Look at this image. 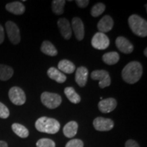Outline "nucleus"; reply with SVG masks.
<instances>
[{
    "mask_svg": "<svg viewBox=\"0 0 147 147\" xmlns=\"http://www.w3.org/2000/svg\"><path fill=\"white\" fill-rule=\"evenodd\" d=\"M57 25L59 28L61 34L65 40H69L71 36V27L69 21L65 18L59 19Z\"/></svg>",
    "mask_w": 147,
    "mask_h": 147,
    "instance_id": "obj_13",
    "label": "nucleus"
},
{
    "mask_svg": "<svg viewBox=\"0 0 147 147\" xmlns=\"http://www.w3.org/2000/svg\"><path fill=\"white\" fill-rule=\"evenodd\" d=\"M88 75H89V71L85 67L82 66L77 68L75 75V80L80 87H83L86 85L87 82Z\"/></svg>",
    "mask_w": 147,
    "mask_h": 147,
    "instance_id": "obj_14",
    "label": "nucleus"
},
{
    "mask_svg": "<svg viewBox=\"0 0 147 147\" xmlns=\"http://www.w3.org/2000/svg\"><path fill=\"white\" fill-rule=\"evenodd\" d=\"M65 1L64 0H54L52 1V10L57 15H61L64 12V5Z\"/></svg>",
    "mask_w": 147,
    "mask_h": 147,
    "instance_id": "obj_25",
    "label": "nucleus"
},
{
    "mask_svg": "<svg viewBox=\"0 0 147 147\" xmlns=\"http://www.w3.org/2000/svg\"><path fill=\"white\" fill-rule=\"evenodd\" d=\"M129 26L131 32L139 37L144 38L147 36V22L137 14H132L128 19Z\"/></svg>",
    "mask_w": 147,
    "mask_h": 147,
    "instance_id": "obj_3",
    "label": "nucleus"
},
{
    "mask_svg": "<svg viewBox=\"0 0 147 147\" xmlns=\"http://www.w3.org/2000/svg\"><path fill=\"white\" fill-rule=\"evenodd\" d=\"M47 74L49 78L52 80H54L58 83H63L65 81L66 76L61 71H60L58 69L55 68V67H51L48 69Z\"/></svg>",
    "mask_w": 147,
    "mask_h": 147,
    "instance_id": "obj_17",
    "label": "nucleus"
},
{
    "mask_svg": "<svg viewBox=\"0 0 147 147\" xmlns=\"http://www.w3.org/2000/svg\"><path fill=\"white\" fill-rule=\"evenodd\" d=\"M35 127L37 130L40 132L55 134L59 130L60 123L55 119L42 117L36 121Z\"/></svg>",
    "mask_w": 147,
    "mask_h": 147,
    "instance_id": "obj_2",
    "label": "nucleus"
},
{
    "mask_svg": "<svg viewBox=\"0 0 147 147\" xmlns=\"http://www.w3.org/2000/svg\"><path fill=\"white\" fill-rule=\"evenodd\" d=\"M78 123L76 121H70V122L67 123L64 126L63 129L64 135L67 138H71L76 136L77 131H78Z\"/></svg>",
    "mask_w": 147,
    "mask_h": 147,
    "instance_id": "obj_18",
    "label": "nucleus"
},
{
    "mask_svg": "<svg viewBox=\"0 0 147 147\" xmlns=\"http://www.w3.org/2000/svg\"><path fill=\"white\" fill-rule=\"evenodd\" d=\"M37 147H55V143L49 138L40 139L36 143Z\"/></svg>",
    "mask_w": 147,
    "mask_h": 147,
    "instance_id": "obj_27",
    "label": "nucleus"
},
{
    "mask_svg": "<svg viewBox=\"0 0 147 147\" xmlns=\"http://www.w3.org/2000/svg\"><path fill=\"white\" fill-rule=\"evenodd\" d=\"M14 70L10 66L0 64V80L6 81L13 76Z\"/></svg>",
    "mask_w": 147,
    "mask_h": 147,
    "instance_id": "obj_21",
    "label": "nucleus"
},
{
    "mask_svg": "<svg viewBox=\"0 0 147 147\" xmlns=\"http://www.w3.org/2000/svg\"><path fill=\"white\" fill-rule=\"evenodd\" d=\"M12 131L18 136L21 137L22 138H25L28 137L29 131L25 126L22 125L19 123H14L12 125Z\"/></svg>",
    "mask_w": 147,
    "mask_h": 147,
    "instance_id": "obj_24",
    "label": "nucleus"
},
{
    "mask_svg": "<svg viewBox=\"0 0 147 147\" xmlns=\"http://www.w3.org/2000/svg\"><path fill=\"white\" fill-rule=\"evenodd\" d=\"M84 144L79 139H73L69 140L65 145V147H83Z\"/></svg>",
    "mask_w": 147,
    "mask_h": 147,
    "instance_id": "obj_29",
    "label": "nucleus"
},
{
    "mask_svg": "<svg viewBox=\"0 0 147 147\" xmlns=\"http://www.w3.org/2000/svg\"><path fill=\"white\" fill-rule=\"evenodd\" d=\"M76 3L80 8H84L89 5V0H77L76 1Z\"/></svg>",
    "mask_w": 147,
    "mask_h": 147,
    "instance_id": "obj_30",
    "label": "nucleus"
},
{
    "mask_svg": "<svg viewBox=\"0 0 147 147\" xmlns=\"http://www.w3.org/2000/svg\"><path fill=\"white\" fill-rule=\"evenodd\" d=\"M146 52H147V49L146 48V49H144V54L146 57H147V53Z\"/></svg>",
    "mask_w": 147,
    "mask_h": 147,
    "instance_id": "obj_34",
    "label": "nucleus"
},
{
    "mask_svg": "<svg viewBox=\"0 0 147 147\" xmlns=\"http://www.w3.org/2000/svg\"><path fill=\"white\" fill-rule=\"evenodd\" d=\"M71 27L77 40L81 41L84 36V28L82 21L80 18L74 17L71 21Z\"/></svg>",
    "mask_w": 147,
    "mask_h": 147,
    "instance_id": "obj_12",
    "label": "nucleus"
},
{
    "mask_svg": "<svg viewBox=\"0 0 147 147\" xmlns=\"http://www.w3.org/2000/svg\"><path fill=\"white\" fill-rule=\"evenodd\" d=\"M58 68L60 71H63L65 74H72L74 71L76 67L75 65L70 61L63 59L60 61L58 64Z\"/></svg>",
    "mask_w": 147,
    "mask_h": 147,
    "instance_id": "obj_19",
    "label": "nucleus"
},
{
    "mask_svg": "<svg viewBox=\"0 0 147 147\" xmlns=\"http://www.w3.org/2000/svg\"><path fill=\"white\" fill-rule=\"evenodd\" d=\"M119 55L117 52H109L103 55V61L107 65H115L119 61Z\"/></svg>",
    "mask_w": 147,
    "mask_h": 147,
    "instance_id": "obj_22",
    "label": "nucleus"
},
{
    "mask_svg": "<svg viewBox=\"0 0 147 147\" xmlns=\"http://www.w3.org/2000/svg\"><path fill=\"white\" fill-rule=\"evenodd\" d=\"M114 25L113 19L109 15H106L99 21L97 24V28L100 32L105 34L112 30Z\"/></svg>",
    "mask_w": 147,
    "mask_h": 147,
    "instance_id": "obj_15",
    "label": "nucleus"
},
{
    "mask_svg": "<svg viewBox=\"0 0 147 147\" xmlns=\"http://www.w3.org/2000/svg\"><path fill=\"white\" fill-rule=\"evenodd\" d=\"M5 29L10 41L13 45H17L21 41L20 30L14 22L8 21L5 23Z\"/></svg>",
    "mask_w": 147,
    "mask_h": 147,
    "instance_id": "obj_8",
    "label": "nucleus"
},
{
    "mask_svg": "<svg viewBox=\"0 0 147 147\" xmlns=\"http://www.w3.org/2000/svg\"><path fill=\"white\" fill-rule=\"evenodd\" d=\"M91 77L93 80H99V86L101 89L107 87L111 84V78L109 73L104 69L93 71L91 73Z\"/></svg>",
    "mask_w": 147,
    "mask_h": 147,
    "instance_id": "obj_6",
    "label": "nucleus"
},
{
    "mask_svg": "<svg viewBox=\"0 0 147 147\" xmlns=\"http://www.w3.org/2000/svg\"><path fill=\"white\" fill-rule=\"evenodd\" d=\"M9 115H10V111L8 108L3 103L0 102V118L7 119Z\"/></svg>",
    "mask_w": 147,
    "mask_h": 147,
    "instance_id": "obj_28",
    "label": "nucleus"
},
{
    "mask_svg": "<svg viewBox=\"0 0 147 147\" xmlns=\"http://www.w3.org/2000/svg\"><path fill=\"white\" fill-rule=\"evenodd\" d=\"M142 75V66L138 61H131L122 70V78L129 84H134L140 79Z\"/></svg>",
    "mask_w": 147,
    "mask_h": 147,
    "instance_id": "obj_1",
    "label": "nucleus"
},
{
    "mask_svg": "<svg viewBox=\"0 0 147 147\" xmlns=\"http://www.w3.org/2000/svg\"><path fill=\"white\" fill-rule=\"evenodd\" d=\"M117 106V102L115 98L110 97L101 100L98 104L99 110L102 113H109L113 111Z\"/></svg>",
    "mask_w": 147,
    "mask_h": 147,
    "instance_id": "obj_11",
    "label": "nucleus"
},
{
    "mask_svg": "<svg viewBox=\"0 0 147 147\" xmlns=\"http://www.w3.org/2000/svg\"><path fill=\"white\" fill-rule=\"evenodd\" d=\"M4 40V30L3 27L0 25V45L3 43Z\"/></svg>",
    "mask_w": 147,
    "mask_h": 147,
    "instance_id": "obj_32",
    "label": "nucleus"
},
{
    "mask_svg": "<svg viewBox=\"0 0 147 147\" xmlns=\"http://www.w3.org/2000/svg\"><path fill=\"white\" fill-rule=\"evenodd\" d=\"M40 50L44 54L49 55V56H56L58 53L57 50L55 47V46L51 42L47 41V40L44 41L43 43L42 44Z\"/></svg>",
    "mask_w": 147,
    "mask_h": 147,
    "instance_id": "obj_20",
    "label": "nucleus"
},
{
    "mask_svg": "<svg viewBox=\"0 0 147 147\" xmlns=\"http://www.w3.org/2000/svg\"><path fill=\"white\" fill-rule=\"evenodd\" d=\"M91 45L97 50H104L110 45V40L105 34L97 32L91 40Z\"/></svg>",
    "mask_w": 147,
    "mask_h": 147,
    "instance_id": "obj_7",
    "label": "nucleus"
},
{
    "mask_svg": "<svg viewBox=\"0 0 147 147\" xmlns=\"http://www.w3.org/2000/svg\"><path fill=\"white\" fill-rule=\"evenodd\" d=\"M9 98L11 102L16 106L23 105L26 102V95L23 90L18 87H13L8 93Z\"/></svg>",
    "mask_w": 147,
    "mask_h": 147,
    "instance_id": "obj_5",
    "label": "nucleus"
},
{
    "mask_svg": "<svg viewBox=\"0 0 147 147\" xmlns=\"http://www.w3.org/2000/svg\"><path fill=\"white\" fill-rule=\"evenodd\" d=\"M125 147H140V146L134 140H128L125 143Z\"/></svg>",
    "mask_w": 147,
    "mask_h": 147,
    "instance_id": "obj_31",
    "label": "nucleus"
},
{
    "mask_svg": "<svg viewBox=\"0 0 147 147\" xmlns=\"http://www.w3.org/2000/svg\"><path fill=\"white\" fill-rule=\"evenodd\" d=\"M41 101L42 104L49 109H55L61 104V97L57 93L44 92L42 93Z\"/></svg>",
    "mask_w": 147,
    "mask_h": 147,
    "instance_id": "obj_4",
    "label": "nucleus"
},
{
    "mask_svg": "<svg viewBox=\"0 0 147 147\" xmlns=\"http://www.w3.org/2000/svg\"><path fill=\"white\" fill-rule=\"evenodd\" d=\"M64 93H65L67 99L73 104H78L81 100L80 95L75 91L73 87H66L64 90Z\"/></svg>",
    "mask_w": 147,
    "mask_h": 147,
    "instance_id": "obj_23",
    "label": "nucleus"
},
{
    "mask_svg": "<svg viewBox=\"0 0 147 147\" xmlns=\"http://www.w3.org/2000/svg\"><path fill=\"white\" fill-rule=\"evenodd\" d=\"M116 46L121 52L125 54H130L133 52L134 46L125 37L119 36L116 39Z\"/></svg>",
    "mask_w": 147,
    "mask_h": 147,
    "instance_id": "obj_10",
    "label": "nucleus"
},
{
    "mask_svg": "<svg viewBox=\"0 0 147 147\" xmlns=\"http://www.w3.org/2000/svg\"><path fill=\"white\" fill-rule=\"evenodd\" d=\"M106 5L102 3H98L93 5L91 10V14L93 17H97L100 16L105 11Z\"/></svg>",
    "mask_w": 147,
    "mask_h": 147,
    "instance_id": "obj_26",
    "label": "nucleus"
},
{
    "mask_svg": "<svg viewBox=\"0 0 147 147\" xmlns=\"http://www.w3.org/2000/svg\"><path fill=\"white\" fill-rule=\"evenodd\" d=\"M93 126L97 131H110L114 127V122L110 119L104 117H97L93 121Z\"/></svg>",
    "mask_w": 147,
    "mask_h": 147,
    "instance_id": "obj_9",
    "label": "nucleus"
},
{
    "mask_svg": "<svg viewBox=\"0 0 147 147\" xmlns=\"http://www.w3.org/2000/svg\"><path fill=\"white\" fill-rule=\"evenodd\" d=\"M0 147H8V144L4 141H0Z\"/></svg>",
    "mask_w": 147,
    "mask_h": 147,
    "instance_id": "obj_33",
    "label": "nucleus"
},
{
    "mask_svg": "<svg viewBox=\"0 0 147 147\" xmlns=\"http://www.w3.org/2000/svg\"><path fill=\"white\" fill-rule=\"evenodd\" d=\"M5 9L16 15H21L25 11V7L23 3L20 1H14L9 3L5 5Z\"/></svg>",
    "mask_w": 147,
    "mask_h": 147,
    "instance_id": "obj_16",
    "label": "nucleus"
}]
</instances>
